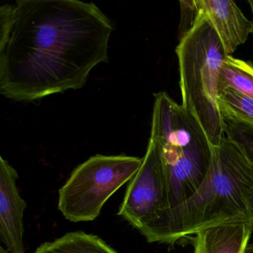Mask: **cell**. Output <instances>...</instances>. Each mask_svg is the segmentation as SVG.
Instances as JSON below:
<instances>
[{
	"instance_id": "6da1fadb",
	"label": "cell",
	"mask_w": 253,
	"mask_h": 253,
	"mask_svg": "<svg viewBox=\"0 0 253 253\" xmlns=\"http://www.w3.org/2000/svg\"><path fill=\"white\" fill-rule=\"evenodd\" d=\"M114 25L92 2L18 0L0 8V93L33 102L85 86L109 62Z\"/></svg>"
},
{
	"instance_id": "7a4b0ae2",
	"label": "cell",
	"mask_w": 253,
	"mask_h": 253,
	"mask_svg": "<svg viewBox=\"0 0 253 253\" xmlns=\"http://www.w3.org/2000/svg\"><path fill=\"white\" fill-rule=\"evenodd\" d=\"M253 159L242 143L226 134L218 145H210L208 171L193 195L139 232L149 243L174 247L207 228L253 220Z\"/></svg>"
},
{
	"instance_id": "3957f363",
	"label": "cell",
	"mask_w": 253,
	"mask_h": 253,
	"mask_svg": "<svg viewBox=\"0 0 253 253\" xmlns=\"http://www.w3.org/2000/svg\"><path fill=\"white\" fill-rule=\"evenodd\" d=\"M197 9L194 26L175 49L181 105L196 120L210 144L217 146L227 128L217 103L220 69L227 55L210 22Z\"/></svg>"
},
{
	"instance_id": "277c9868",
	"label": "cell",
	"mask_w": 253,
	"mask_h": 253,
	"mask_svg": "<svg viewBox=\"0 0 253 253\" xmlns=\"http://www.w3.org/2000/svg\"><path fill=\"white\" fill-rule=\"evenodd\" d=\"M143 158L125 155L91 157L74 169L59 190V211L72 223L92 221L108 200L129 182Z\"/></svg>"
},
{
	"instance_id": "5b68a950",
	"label": "cell",
	"mask_w": 253,
	"mask_h": 253,
	"mask_svg": "<svg viewBox=\"0 0 253 253\" xmlns=\"http://www.w3.org/2000/svg\"><path fill=\"white\" fill-rule=\"evenodd\" d=\"M167 210L165 170L158 147L149 139L141 167L128 182L118 214L140 231Z\"/></svg>"
},
{
	"instance_id": "8992f818",
	"label": "cell",
	"mask_w": 253,
	"mask_h": 253,
	"mask_svg": "<svg viewBox=\"0 0 253 253\" xmlns=\"http://www.w3.org/2000/svg\"><path fill=\"white\" fill-rule=\"evenodd\" d=\"M17 170L0 157V241L9 253H26L24 213L27 204L17 186Z\"/></svg>"
},
{
	"instance_id": "52a82bcc",
	"label": "cell",
	"mask_w": 253,
	"mask_h": 253,
	"mask_svg": "<svg viewBox=\"0 0 253 253\" xmlns=\"http://www.w3.org/2000/svg\"><path fill=\"white\" fill-rule=\"evenodd\" d=\"M212 26L227 56L247 42L253 25L232 0H195Z\"/></svg>"
},
{
	"instance_id": "ba28073f",
	"label": "cell",
	"mask_w": 253,
	"mask_h": 253,
	"mask_svg": "<svg viewBox=\"0 0 253 253\" xmlns=\"http://www.w3.org/2000/svg\"><path fill=\"white\" fill-rule=\"evenodd\" d=\"M253 220H238L207 228L189 240L192 253H253Z\"/></svg>"
},
{
	"instance_id": "9c48e42d",
	"label": "cell",
	"mask_w": 253,
	"mask_h": 253,
	"mask_svg": "<svg viewBox=\"0 0 253 253\" xmlns=\"http://www.w3.org/2000/svg\"><path fill=\"white\" fill-rule=\"evenodd\" d=\"M34 253H118L100 237L83 231L68 232L41 244Z\"/></svg>"
},
{
	"instance_id": "30bf717a",
	"label": "cell",
	"mask_w": 253,
	"mask_h": 253,
	"mask_svg": "<svg viewBox=\"0 0 253 253\" xmlns=\"http://www.w3.org/2000/svg\"><path fill=\"white\" fill-rule=\"evenodd\" d=\"M217 103L226 124L253 128V99L235 88L219 91Z\"/></svg>"
},
{
	"instance_id": "8fae6325",
	"label": "cell",
	"mask_w": 253,
	"mask_h": 253,
	"mask_svg": "<svg viewBox=\"0 0 253 253\" xmlns=\"http://www.w3.org/2000/svg\"><path fill=\"white\" fill-rule=\"evenodd\" d=\"M227 87L253 99V64L227 56L220 69L218 92Z\"/></svg>"
},
{
	"instance_id": "7c38bea8",
	"label": "cell",
	"mask_w": 253,
	"mask_h": 253,
	"mask_svg": "<svg viewBox=\"0 0 253 253\" xmlns=\"http://www.w3.org/2000/svg\"><path fill=\"white\" fill-rule=\"evenodd\" d=\"M180 22L178 28V40L181 39L192 29L198 16L195 0H181L180 1Z\"/></svg>"
},
{
	"instance_id": "4fadbf2b",
	"label": "cell",
	"mask_w": 253,
	"mask_h": 253,
	"mask_svg": "<svg viewBox=\"0 0 253 253\" xmlns=\"http://www.w3.org/2000/svg\"><path fill=\"white\" fill-rule=\"evenodd\" d=\"M227 128H226V134L233 137L237 140L242 143L243 146L247 149L249 155L251 157L253 161V143L250 140L245 131H244L241 126H238L231 125V124H226ZM252 210H253V198L252 200Z\"/></svg>"
},
{
	"instance_id": "5bb4252c",
	"label": "cell",
	"mask_w": 253,
	"mask_h": 253,
	"mask_svg": "<svg viewBox=\"0 0 253 253\" xmlns=\"http://www.w3.org/2000/svg\"><path fill=\"white\" fill-rule=\"evenodd\" d=\"M241 128L244 129V131H245L246 134L248 135V137H250V140H252V142L253 143V128H247V127L241 126Z\"/></svg>"
},
{
	"instance_id": "9a60e30c",
	"label": "cell",
	"mask_w": 253,
	"mask_h": 253,
	"mask_svg": "<svg viewBox=\"0 0 253 253\" xmlns=\"http://www.w3.org/2000/svg\"><path fill=\"white\" fill-rule=\"evenodd\" d=\"M248 3H249V5H250V9H251L252 16H253V21H252V23H253V0H248Z\"/></svg>"
},
{
	"instance_id": "2e32d148",
	"label": "cell",
	"mask_w": 253,
	"mask_h": 253,
	"mask_svg": "<svg viewBox=\"0 0 253 253\" xmlns=\"http://www.w3.org/2000/svg\"><path fill=\"white\" fill-rule=\"evenodd\" d=\"M0 253H8V250H6V249L4 248L2 246H1L0 247Z\"/></svg>"
}]
</instances>
